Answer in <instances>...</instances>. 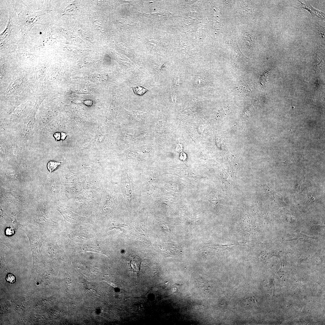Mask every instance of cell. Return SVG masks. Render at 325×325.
Instances as JSON below:
<instances>
[{
  "instance_id": "cell-1",
  "label": "cell",
  "mask_w": 325,
  "mask_h": 325,
  "mask_svg": "<svg viewBox=\"0 0 325 325\" xmlns=\"http://www.w3.org/2000/svg\"><path fill=\"white\" fill-rule=\"evenodd\" d=\"M79 182L84 190L102 191L104 190L103 177L101 174L79 177Z\"/></svg>"
},
{
  "instance_id": "cell-2",
  "label": "cell",
  "mask_w": 325,
  "mask_h": 325,
  "mask_svg": "<svg viewBox=\"0 0 325 325\" xmlns=\"http://www.w3.org/2000/svg\"><path fill=\"white\" fill-rule=\"evenodd\" d=\"M57 209L58 211L64 216V218L70 222L75 223L84 219L83 218L63 207L58 206Z\"/></svg>"
},
{
  "instance_id": "cell-3",
  "label": "cell",
  "mask_w": 325,
  "mask_h": 325,
  "mask_svg": "<svg viewBox=\"0 0 325 325\" xmlns=\"http://www.w3.org/2000/svg\"><path fill=\"white\" fill-rule=\"evenodd\" d=\"M83 190V187L80 182L75 184L68 185L66 187L68 198L77 196L80 194Z\"/></svg>"
},
{
  "instance_id": "cell-4",
  "label": "cell",
  "mask_w": 325,
  "mask_h": 325,
  "mask_svg": "<svg viewBox=\"0 0 325 325\" xmlns=\"http://www.w3.org/2000/svg\"><path fill=\"white\" fill-rule=\"evenodd\" d=\"M128 114L136 120L142 121L145 119L147 116L146 113L137 111H127Z\"/></svg>"
},
{
  "instance_id": "cell-5",
  "label": "cell",
  "mask_w": 325,
  "mask_h": 325,
  "mask_svg": "<svg viewBox=\"0 0 325 325\" xmlns=\"http://www.w3.org/2000/svg\"><path fill=\"white\" fill-rule=\"evenodd\" d=\"M136 95L142 96L148 91V90L141 86H133L132 87Z\"/></svg>"
},
{
  "instance_id": "cell-6",
  "label": "cell",
  "mask_w": 325,
  "mask_h": 325,
  "mask_svg": "<svg viewBox=\"0 0 325 325\" xmlns=\"http://www.w3.org/2000/svg\"><path fill=\"white\" fill-rule=\"evenodd\" d=\"M62 164V163L61 162H56L55 161H50L48 163L47 168L50 173H51Z\"/></svg>"
},
{
  "instance_id": "cell-7",
  "label": "cell",
  "mask_w": 325,
  "mask_h": 325,
  "mask_svg": "<svg viewBox=\"0 0 325 325\" xmlns=\"http://www.w3.org/2000/svg\"><path fill=\"white\" fill-rule=\"evenodd\" d=\"M140 264V260L139 259L137 258L133 259L131 263V268L136 272L139 271Z\"/></svg>"
},
{
  "instance_id": "cell-8",
  "label": "cell",
  "mask_w": 325,
  "mask_h": 325,
  "mask_svg": "<svg viewBox=\"0 0 325 325\" xmlns=\"http://www.w3.org/2000/svg\"><path fill=\"white\" fill-rule=\"evenodd\" d=\"M6 280L9 283L13 284L15 282L16 278L12 274L8 273L7 274L6 276Z\"/></svg>"
},
{
  "instance_id": "cell-9",
  "label": "cell",
  "mask_w": 325,
  "mask_h": 325,
  "mask_svg": "<svg viewBox=\"0 0 325 325\" xmlns=\"http://www.w3.org/2000/svg\"><path fill=\"white\" fill-rule=\"evenodd\" d=\"M5 233L7 236L12 235L14 233V230L12 227L7 228L5 230Z\"/></svg>"
},
{
  "instance_id": "cell-10",
  "label": "cell",
  "mask_w": 325,
  "mask_h": 325,
  "mask_svg": "<svg viewBox=\"0 0 325 325\" xmlns=\"http://www.w3.org/2000/svg\"><path fill=\"white\" fill-rule=\"evenodd\" d=\"M54 136L57 141H59L61 139V134L60 133H55L54 134Z\"/></svg>"
},
{
  "instance_id": "cell-11",
  "label": "cell",
  "mask_w": 325,
  "mask_h": 325,
  "mask_svg": "<svg viewBox=\"0 0 325 325\" xmlns=\"http://www.w3.org/2000/svg\"><path fill=\"white\" fill-rule=\"evenodd\" d=\"M61 139L62 140H64L67 136V134L66 133L62 132L61 133Z\"/></svg>"
},
{
  "instance_id": "cell-12",
  "label": "cell",
  "mask_w": 325,
  "mask_h": 325,
  "mask_svg": "<svg viewBox=\"0 0 325 325\" xmlns=\"http://www.w3.org/2000/svg\"><path fill=\"white\" fill-rule=\"evenodd\" d=\"M84 322L86 323H89L88 321L87 320L84 321Z\"/></svg>"
}]
</instances>
